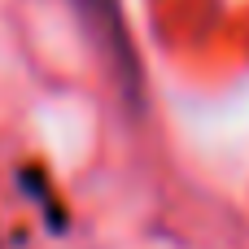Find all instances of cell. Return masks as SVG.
<instances>
[{"mask_svg": "<svg viewBox=\"0 0 249 249\" xmlns=\"http://www.w3.org/2000/svg\"><path fill=\"white\" fill-rule=\"evenodd\" d=\"M70 4H74V13H79L83 31L96 39V53L109 61V70H114L123 96H127L131 105H140V96H144V88H140V57H136V48H131V35H127V22H123L118 0H70Z\"/></svg>", "mask_w": 249, "mask_h": 249, "instance_id": "obj_1", "label": "cell"}]
</instances>
